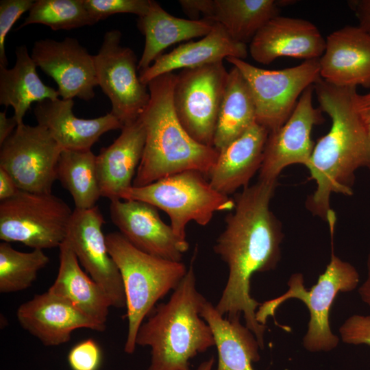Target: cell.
I'll list each match as a JSON object with an SVG mask.
<instances>
[{
	"instance_id": "obj_31",
	"label": "cell",
	"mask_w": 370,
	"mask_h": 370,
	"mask_svg": "<svg viewBox=\"0 0 370 370\" xmlns=\"http://www.w3.org/2000/svg\"><path fill=\"white\" fill-rule=\"evenodd\" d=\"M49 262L42 249L22 252L9 243L0 244V292L9 293L25 290L36 280L38 271Z\"/></svg>"
},
{
	"instance_id": "obj_34",
	"label": "cell",
	"mask_w": 370,
	"mask_h": 370,
	"mask_svg": "<svg viewBox=\"0 0 370 370\" xmlns=\"http://www.w3.org/2000/svg\"><path fill=\"white\" fill-rule=\"evenodd\" d=\"M33 0H1L0 1V66L7 67L5 55V38L16 21L25 12L29 11Z\"/></svg>"
},
{
	"instance_id": "obj_33",
	"label": "cell",
	"mask_w": 370,
	"mask_h": 370,
	"mask_svg": "<svg viewBox=\"0 0 370 370\" xmlns=\"http://www.w3.org/2000/svg\"><path fill=\"white\" fill-rule=\"evenodd\" d=\"M95 23L115 14H134L138 17L149 10V0H83Z\"/></svg>"
},
{
	"instance_id": "obj_29",
	"label": "cell",
	"mask_w": 370,
	"mask_h": 370,
	"mask_svg": "<svg viewBox=\"0 0 370 370\" xmlns=\"http://www.w3.org/2000/svg\"><path fill=\"white\" fill-rule=\"evenodd\" d=\"M286 0H214L209 20L221 24L235 41L251 42L257 32L271 18L279 16Z\"/></svg>"
},
{
	"instance_id": "obj_14",
	"label": "cell",
	"mask_w": 370,
	"mask_h": 370,
	"mask_svg": "<svg viewBox=\"0 0 370 370\" xmlns=\"http://www.w3.org/2000/svg\"><path fill=\"white\" fill-rule=\"evenodd\" d=\"M313 85L301 94L288 120L269 134L259 170V180L275 182L286 166L301 164L308 166L314 147L311 132L324 121L320 108L312 103Z\"/></svg>"
},
{
	"instance_id": "obj_32",
	"label": "cell",
	"mask_w": 370,
	"mask_h": 370,
	"mask_svg": "<svg viewBox=\"0 0 370 370\" xmlns=\"http://www.w3.org/2000/svg\"><path fill=\"white\" fill-rule=\"evenodd\" d=\"M42 24L54 31L70 30L95 24L83 0H36L18 29Z\"/></svg>"
},
{
	"instance_id": "obj_41",
	"label": "cell",
	"mask_w": 370,
	"mask_h": 370,
	"mask_svg": "<svg viewBox=\"0 0 370 370\" xmlns=\"http://www.w3.org/2000/svg\"><path fill=\"white\" fill-rule=\"evenodd\" d=\"M18 122L13 116L7 117L5 111L0 112V145L14 132Z\"/></svg>"
},
{
	"instance_id": "obj_43",
	"label": "cell",
	"mask_w": 370,
	"mask_h": 370,
	"mask_svg": "<svg viewBox=\"0 0 370 370\" xmlns=\"http://www.w3.org/2000/svg\"><path fill=\"white\" fill-rule=\"evenodd\" d=\"M214 363V358L211 357L209 359L201 362L196 370H212Z\"/></svg>"
},
{
	"instance_id": "obj_36",
	"label": "cell",
	"mask_w": 370,
	"mask_h": 370,
	"mask_svg": "<svg viewBox=\"0 0 370 370\" xmlns=\"http://www.w3.org/2000/svg\"><path fill=\"white\" fill-rule=\"evenodd\" d=\"M343 342L354 345L370 346V315L354 314L339 328Z\"/></svg>"
},
{
	"instance_id": "obj_39",
	"label": "cell",
	"mask_w": 370,
	"mask_h": 370,
	"mask_svg": "<svg viewBox=\"0 0 370 370\" xmlns=\"http://www.w3.org/2000/svg\"><path fill=\"white\" fill-rule=\"evenodd\" d=\"M355 106L370 140V91L355 95Z\"/></svg>"
},
{
	"instance_id": "obj_15",
	"label": "cell",
	"mask_w": 370,
	"mask_h": 370,
	"mask_svg": "<svg viewBox=\"0 0 370 370\" xmlns=\"http://www.w3.org/2000/svg\"><path fill=\"white\" fill-rule=\"evenodd\" d=\"M31 56L36 65L53 79L63 99L88 101L98 86L94 56L73 38H46L34 42Z\"/></svg>"
},
{
	"instance_id": "obj_24",
	"label": "cell",
	"mask_w": 370,
	"mask_h": 370,
	"mask_svg": "<svg viewBox=\"0 0 370 370\" xmlns=\"http://www.w3.org/2000/svg\"><path fill=\"white\" fill-rule=\"evenodd\" d=\"M213 24V21L204 18L191 20L174 16L158 3L149 0L148 11L137 21L138 29L145 37L138 71L148 68L171 45L204 37L211 31Z\"/></svg>"
},
{
	"instance_id": "obj_16",
	"label": "cell",
	"mask_w": 370,
	"mask_h": 370,
	"mask_svg": "<svg viewBox=\"0 0 370 370\" xmlns=\"http://www.w3.org/2000/svg\"><path fill=\"white\" fill-rule=\"evenodd\" d=\"M110 219L137 249L166 260L181 262L188 243L179 238L160 218L157 208L138 200L110 201Z\"/></svg>"
},
{
	"instance_id": "obj_27",
	"label": "cell",
	"mask_w": 370,
	"mask_h": 370,
	"mask_svg": "<svg viewBox=\"0 0 370 370\" xmlns=\"http://www.w3.org/2000/svg\"><path fill=\"white\" fill-rule=\"evenodd\" d=\"M16 60L12 69L0 66V104L12 106L18 125L34 102L57 99L58 90L45 84L25 45L16 49Z\"/></svg>"
},
{
	"instance_id": "obj_7",
	"label": "cell",
	"mask_w": 370,
	"mask_h": 370,
	"mask_svg": "<svg viewBox=\"0 0 370 370\" xmlns=\"http://www.w3.org/2000/svg\"><path fill=\"white\" fill-rule=\"evenodd\" d=\"M206 177L197 171H183L145 186H132L121 199L142 201L163 210L174 233L186 241L190 221L205 226L216 212H231L235 206L234 199L217 191Z\"/></svg>"
},
{
	"instance_id": "obj_4",
	"label": "cell",
	"mask_w": 370,
	"mask_h": 370,
	"mask_svg": "<svg viewBox=\"0 0 370 370\" xmlns=\"http://www.w3.org/2000/svg\"><path fill=\"white\" fill-rule=\"evenodd\" d=\"M206 301L197 291L191 264L169 300L155 307L138 329L136 345L151 349L147 370H190V360L215 345L200 315Z\"/></svg>"
},
{
	"instance_id": "obj_6",
	"label": "cell",
	"mask_w": 370,
	"mask_h": 370,
	"mask_svg": "<svg viewBox=\"0 0 370 370\" xmlns=\"http://www.w3.org/2000/svg\"><path fill=\"white\" fill-rule=\"evenodd\" d=\"M360 282L356 269L341 260L332 251L331 259L317 282L310 289L304 286L303 274L295 273L289 278L287 291L280 297L261 304L256 312L257 321L265 325L269 316L274 317L278 308L288 299L301 301L308 308L310 320L303 338L304 347L309 352H329L339 343L330 325V312L338 293L354 291Z\"/></svg>"
},
{
	"instance_id": "obj_30",
	"label": "cell",
	"mask_w": 370,
	"mask_h": 370,
	"mask_svg": "<svg viewBox=\"0 0 370 370\" xmlns=\"http://www.w3.org/2000/svg\"><path fill=\"white\" fill-rule=\"evenodd\" d=\"M57 180L71 194L76 209L92 208L101 197L96 156L91 149H63L58 164Z\"/></svg>"
},
{
	"instance_id": "obj_11",
	"label": "cell",
	"mask_w": 370,
	"mask_h": 370,
	"mask_svg": "<svg viewBox=\"0 0 370 370\" xmlns=\"http://www.w3.org/2000/svg\"><path fill=\"white\" fill-rule=\"evenodd\" d=\"M121 38L119 30L106 32L94 62L98 86L111 102L110 113L125 126L140 117L150 95L137 75L136 54L121 45Z\"/></svg>"
},
{
	"instance_id": "obj_3",
	"label": "cell",
	"mask_w": 370,
	"mask_h": 370,
	"mask_svg": "<svg viewBox=\"0 0 370 370\" xmlns=\"http://www.w3.org/2000/svg\"><path fill=\"white\" fill-rule=\"evenodd\" d=\"M177 75L169 73L148 84L149 101L140 116L145 131L143 155L133 181L143 186L186 171L208 177L219 151L193 139L181 124L173 105Z\"/></svg>"
},
{
	"instance_id": "obj_22",
	"label": "cell",
	"mask_w": 370,
	"mask_h": 370,
	"mask_svg": "<svg viewBox=\"0 0 370 370\" xmlns=\"http://www.w3.org/2000/svg\"><path fill=\"white\" fill-rule=\"evenodd\" d=\"M247 54L245 44L233 40L221 24L214 23L211 31L201 39L190 40L162 54L148 68L139 71L138 76L141 83L147 86L154 78L176 69L223 62L229 57L245 60Z\"/></svg>"
},
{
	"instance_id": "obj_35",
	"label": "cell",
	"mask_w": 370,
	"mask_h": 370,
	"mask_svg": "<svg viewBox=\"0 0 370 370\" xmlns=\"http://www.w3.org/2000/svg\"><path fill=\"white\" fill-rule=\"evenodd\" d=\"M101 361V349L91 338L77 343L68 354V362L72 370H98Z\"/></svg>"
},
{
	"instance_id": "obj_40",
	"label": "cell",
	"mask_w": 370,
	"mask_h": 370,
	"mask_svg": "<svg viewBox=\"0 0 370 370\" xmlns=\"http://www.w3.org/2000/svg\"><path fill=\"white\" fill-rule=\"evenodd\" d=\"M16 182L12 176L4 169L0 168V200L8 199L18 191Z\"/></svg>"
},
{
	"instance_id": "obj_13",
	"label": "cell",
	"mask_w": 370,
	"mask_h": 370,
	"mask_svg": "<svg viewBox=\"0 0 370 370\" xmlns=\"http://www.w3.org/2000/svg\"><path fill=\"white\" fill-rule=\"evenodd\" d=\"M105 221L97 206L85 210L75 208L67 227L66 241L79 262L108 295L112 306L126 307L121 273L111 257L102 231Z\"/></svg>"
},
{
	"instance_id": "obj_9",
	"label": "cell",
	"mask_w": 370,
	"mask_h": 370,
	"mask_svg": "<svg viewBox=\"0 0 370 370\" xmlns=\"http://www.w3.org/2000/svg\"><path fill=\"white\" fill-rule=\"evenodd\" d=\"M225 60L244 76L254 99L256 123L269 132L284 124L303 92L321 78L319 59L279 70L261 69L233 57Z\"/></svg>"
},
{
	"instance_id": "obj_19",
	"label": "cell",
	"mask_w": 370,
	"mask_h": 370,
	"mask_svg": "<svg viewBox=\"0 0 370 370\" xmlns=\"http://www.w3.org/2000/svg\"><path fill=\"white\" fill-rule=\"evenodd\" d=\"M319 73L326 82L343 88H370V36L358 26L347 25L325 40Z\"/></svg>"
},
{
	"instance_id": "obj_5",
	"label": "cell",
	"mask_w": 370,
	"mask_h": 370,
	"mask_svg": "<svg viewBox=\"0 0 370 370\" xmlns=\"http://www.w3.org/2000/svg\"><path fill=\"white\" fill-rule=\"evenodd\" d=\"M108 251L118 267L125 290L128 328L124 352L133 354L136 336L158 300L175 290L188 269L175 262L147 254L120 232L106 235Z\"/></svg>"
},
{
	"instance_id": "obj_37",
	"label": "cell",
	"mask_w": 370,
	"mask_h": 370,
	"mask_svg": "<svg viewBox=\"0 0 370 370\" xmlns=\"http://www.w3.org/2000/svg\"><path fill=\"white\" fill-rule=\"evenodd\" d=\"M178 2L191 20H199L200 14L204 18H210L214 0H180Z\"/></svg>"
},
{
	"instance_id": "obj_26",
	"label": "cell",
	"mask_w": 370,
	"mask_h": 370,
	"mask_svg": "<svg viewBox=\"0 0 370 370\" xmlns=\"http://www.w3.org/2000/svg\"><path fill=\"white\" fill-rule=\"evenodd\" d=\"M200 315L212 332L218 353L217 370H254L260 346L254 334L240 322V317L224 318L207 300Z\"/></svg>"
},
{
	"instance_id": "obj_18",
	"label": "cell",
	"mask_w": 370,
	"mask_h": 370,
	"mask_svg": "<svg viewBox=\"0 0 370 370\" xmlns=\"http://www.w3.org/2000/svg\"><path fill=\"white\" fill-rule=\"evenodd\" d=\"M325 40L309 21L278 16L269 21L254 36L249 50L251 58L269 64L280 57L319 59Z\"/></svg>"
},
{
	"instance_id": "obj_17",
	"label": "cell",
	"mask_w": 370,
	"mask_h": 370,
	"mask_svg": "<svg viewBox=\"0 0 370 370\" xmlns=\"http://www.w3.org/2000/svg\"><path fill=\"white\" fill-rule=\"evenodd\" d=\"M21 326L45 346H57L70 341L72 332L81 328L105 330L66 299L47 292L36 295L17 309Z\"/></svg>"
},
{
	"instance_id": "obj_42",
	"label": "cell",
	"mask_w": 370,
	"mask_h": 370,
	"mask_svg": "<svg viewBox=\"0 0 370 370\" xmlns=\"http://www.w3.org/2000/svg\"><path fill=\"white\" fill-rule=\"evenodd\" d=\"M358 293L362 301L370 308V249L367 260V275L358 288Z\"/></svg>"
},
{
	"instance_id": "obj_21",
	"label": "cell",
	"mask_w": 370,
	"mask_h": 370,
	"mask_svg": "<svg viewBox=\"0 0 370 370\" xmlns=\"http://www.w3.org/2000/svg\"><path fill=\"white\" fill-rule=\"evenodd\" d=\"M145 144V131L138 118L121 129L120 136L96 156L101 195L110 201L133 185Z\"/></svg>"
},
{
	"instance_id": "obj_28",
	"label": "cell",
	"mask_w": 370,
	"mask_h": 370,
	"mask_svg": "<svg viewBox=\"0 0 370 370\" xmlns=\"http://www.w3.org/2000/svg\"><path fill=\"white\" fill-rule=\"evenodd\" d=\"M256 123V106L251 89L241 71L234 66L219 112L213 147L220 151Z\"/></svg>"
},
{
	"instance_id": "obj_23",
	"label": "cell",
	"mask_w": 370,
	"mask_h": 370,
	"mask_svg": "<svg viewBox=\"0 0 370 370\" xmlns=\"http://www.w3.org/2000/svg\"><path fill=\"white\" fill-rule=\"evenodd\" d=\"M269 132L254 123L243 135L219 151L216 163L208 175L211 186L229 196L249 181L260 170Z\"/></svg>"
},
{
	"instance_id": "obj_2",
	"label": "cell",
	"mask_w": 370,
	"mask_h": 370,
	"mask_svg": "<svg viewBox=\"0 0 370 370\" xmlns=\"http://www.w3.org/2000/svg\"><path fill=\"white\" fill-rule=\"evenodd\" d=\"M320 109L330 116V131L314 145L306 166L317 188L306 201L314 216L335 223L330 195L353 194L355 173L370 170V140L355 106L356 88L332 85L321 78L313 85Z\"/></svg>"
},
{
	"instance_id": "obj_8",
	"label": "cell",
	"mask_w": 370,
	"mask_h": 370,
	"mask_svg": "<svg viewBox=\"0 0 370 370\" xmlns=\"http://www.w3.org/2000/svg\"><path fill=\"white\" fill-rule=\"evenodd\" d=\"M73 211L51 193L19 190L0 203V238L34 249L59 247L66 240Z\"/></svg>"
},
{
	"instance_id": "obj_25",
	"label": "cell",
	"mask_w": 370,
	"mask_h": 370,
	"mask_svg": "<svg viewBox=\"0 0 370 370\" xmlns=\"http://www.w3.org/2000/svg\"><path fill=\"white\" fill-rule=\"evenodd\" d=\"M60 265L57 277L49 291L60 296L95 322L106 325L110 300L104 289L79 265L65 240L59 247Z\"/></svg>"
},
{
	"instance_id": "obj_38",
	"label": "cell",
	"mask_w": 370,
	"mask_h": 370,
	"mask_svg": "<svg viewBox=\"0 0 370 370\" xmlns=\"http://www.w3.org/2000/svg\"><path fill=\"white\" fill-rule=\"evenodd\" d=\"M347 4L358 21V27L370 36V0H350Z\"/></svg>"
},
{
	"instance_id": "obj_20",
	"label": "cell",
	"mask_w": 370,
	"mask_h": 370,
	"mask_svg": "<svg viewBox=\"0 0 370 370\" xmlns=\"http://www.w3.org/2000/svg\"><path fill=\"white\" fill-rule=\"evenodd\" d=\"M73 99H46L36 103L34 114L63 149L90 150L106 132L122 129L110 112L95 119H81L73 112Z\"/></svg>"
},
{
	"instance_id": "obj_10",
	"label": "cell",
	"mask_w": 370,
	"mask_h": 370,
	"mask_svg": "<svg viewBox=\"0 0 370 370\" xmlns=\"http://www.w3.org/2000/svg\"><path fill=\"white\" fill-rule=\"evenodd\" d=\"M229 72L223 62L185 69L177 75L173 100L181 124L197 142L213 147Z\"/></svg>"
},
{
	"instance_id": "obj_12",
	"label": "cell",
	"mask_w": 370,
	"mask_h": 370,
	"mask_svg": "<svg viewBox=\"0 0 370 370\" xmlns=\"http://www.w3.org/2000/svg\"><path fill=\"white\" fill-rule=\"evenodd\" d=\"M62 150L45 127L22 123L1 145L0 168L21 190L51 193Z\"/></svg>"
},
{
	"instance_id": "obj_1",
	"label": "cell",
	"mask_w": 370,
	"mask_h": 370,
	"mask_svg": "<svg viewBox=\"0 0 370 370\" xmlns=\"http://www.w3.org/2000/svg\"><path fill=\"white\" fill-rule=\"evenodd\" d=\"M277 181L258 180L235 197L234 211L226 215L225 227L216 240L214 251L227 264L229 274L215 306L231 319L243 313L245 325L264 347L266 325L256 319L260 304L251 297L250 282L256 272L273 270L281 258L284 238L282 224L270 209Z\"/></svg>"
}]
</instances>
